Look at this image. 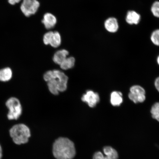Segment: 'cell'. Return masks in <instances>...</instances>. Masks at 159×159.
<instances>
[{
  "mask_svg": "<svg viewBox=\"0 0 159 159\" xmlns=\"http://www.w3.org/2000/svg\"><path fill=\"white\" fill-rule=\"evenodd\" d=\"M53 154L57 159H72L75 156V144L68 138H60L53 146Z\"/></svg>",
  "mask_w": 159,
  "mask_h": 159,
  "instance_id": "obj_1",
  "label": "cell"
},
{
  "mask_svg": "<svg viewBox=\"0 0 159 159\" xmlns=\"http://www.w3.org/2000/svg\"><path fill=\"white\" fill-rule=\"evenodd\" d=\"M9 133L13 142L17 145L26 143L31 136L30 129L24 124L15 125L10 129Z\"/></svg>",
  "mask_w": 159,
  "mask_h": 159,
  "instance_id": "obj_2",
  "label": "cell"
},
{
  "mask_svg": "<svg viewBox=\"0 0 159 159\" xmlns=\"http://www.w3.org/2000/svg\"><path fill=\"white\" fill-rule=\"evenodd\" d=\"M53 78H56L58 81L59 92H64L66 90L68 78L64 73L57 70H54L47 71L43 75V79L47 82Z\"/></svg>",
  "mask_w": 159,
  "mask_h": 159,
  "instance_id": "obj_3",
  "label": "cell"
},
{
  "mask_svg": "<svg viewBox=\"0 0 159 159\" xmlns=\"http://www.w3.org/2000/svg\"><path fill=\"white\" fill-rule=\"evenodd\" d=\"M6 105L9 109L7 118L9 120H17L21 116L22 108L19 100L15 97H11L8 99Z\"/></svg>",
  "mask_w": 159,
  "mask_h": 159,
  "instance_id": "obj_4",
  "label": "cell"
},
{
  "mask_svg": "<svg viewBox=\"0 0 159 159\" xmlns=\"http://www.w3.org/2000/svg\"><path fill=\"white\" fill-rule=\"evenodd\" d=\"M40 3L38 0H22L20 9L24 16L30 17L38 11Z\"/></svg>",
  "mask_w": 159,
  "mask_h": 159,
  "instance_id": "obj_5",
  "label": "cell"
},
{
  "mask_svg": "<svg viewBox=\"0 0 159 159\" xmlns=\"http://www.w3.org/2000/svg\"><path fill=\"white\" fill-rule=\"evenodd\" d=\"M130 91L129 98L135 104L142 103L146 100V91L140 85H134L131 87Z\"/></svg>",
  "mask_w": 159,
  "mask_h": 159,
  "instance_id": "obj_6",
  "label": "cell"
},
{
  "mask_svg": "<svg viewBox=\"0 0 159 159\" xmlns=\"http://www.w3.org/2000/svg\"><path fill=\"white\" fill-rule=\"evenodd\" d=\"M43 41L45 45L57 48L61 44V35L58 32L49 31L43 35Z\"/></svg>",
  "mask_w": 159,
  "mask_h": 159,
  "instance_id": "obj_7",
  "label": "cell"
},
{
  "mask_svg": "<svg viewBox=\"0 0 159 159\" xmlns=\"http://www.w3.org/2000/svg\"><path fill=\"white\" fill-rule=\"evenodd\" d=\"M81 100L86 103L91 108H94L100 101L98 93L92 90L87 91L81 97Z\"/></svg>",
  "mask_w": 159,
  "mask_h": 159,
  "instance_id": "obj_8",
  "label": "cell"
},
{
  "mask_svg": "<svg viewBox=\"0 0 159 159\" xmlns=\"http://www.w3.org/2000/svg\"><path fill=\"white\" fill-rule=\"evenodd\" d=\"M57 21V18L54 15L51 13H47L43 15L42 23L44 25L46 29L50 30L55 27Z\"/></svg>",
  "mask_w": 159,
  "mask_h": 159,
  "instance_id": "obj_9",
  "label": "cell"
},
{
  "mask_svg": "<svg viewBox=\"0 0 159 159\" xmlns=\"http://www.w3.org/2000/svg\"><path fill=\"white\" fill-rule=\"evenodd\" d=\"M104 26L105 29L109 32L116 33L119 29L118 20L115 17H109L105 20Z\"/></svg>",
  "mask_w": 159,
  "mask_h": 159,
  "instance_id": "obj_10",
  "label": "cell"
},
{
  "mask_svg": "<svg viewBox=\"0 0 159 159\" xmlns=\"http://www.w3.org/2000/svg\"><path fill=\"white\" fill-rule=\"evenodd\" d=\"M140 15L136 11H130L127 13L126 21L129 25H138L140 22Z\"/></svg>",
  "mask_w": 159,
  "mask_h": 159,
  "instance_id": "obj_11",
  "label": "cell"
},
{
  "mask_svg": "<svg viewBox=\"0 0 159 159\" xmlns=\"http://www.w3.org/2000/svg\"><path fill=\"white\" fill-rule=\"evenodd\" d=\"M69 52L66 49H61L56 52L53 55V60L57 65H60L69 55Z\"/></svg>",
  "mask_w": 159,
  "mask_h": 159,
  "instance_id": "obj_12",
  "label": "cell"
},
{
  "mask_svg": "<svg viewBox=\"0 0 159 159\" xmlns=\"http://www.w3.org/2000/svg\"><path fill=\"white\" fill-rule=\"evenodd\" d=\"M123 101L122 94L119 91H113L111 94L110 102L113 106H119Z\"/></svg>",
  "mask_w": 159,
  "mask_h": 159,
  "instance_id": "obj_13",
  "label": "cell"
},
{
  "mask_svg": "<svg viewBox=\"0 0 159 159\" xmlns=\"http://www.w3.org/2000/svg\"><path fill=\"white\" fill-rule=\"evenodd\" d=\"M12 76V71L9 67L0 70V81L6 82L10 80Z\"/></svg>",
  "mask_w": 159,
  "mask_h": 159,
  "instance_id": "obj_14",
  "label": "cell"
},
{
  "mask_svg": "<svg viewBox=\"0 0 159 159\" xmlns=\"http://www.w3.org/2000/svg\"><path fill=\"white\" fill-rule=\"evenodd\" d=\"M47 82L50 92L53 95H58L59 92L58 89V81L57 79L53 78Z\"/></svg>",
  "mask_w": 159,
  "mask_h": 159,
  "instance_id": "obj_15",
  "label": "cell"
},
{
  "mask_svg": "<svg viewBox=\"0 0 159 159\" xmlns=\"http://www.w3.org/2000/svg\"><path fill=\"white\" fill-rule=\"evenodd\" d=\"M75 59L74 57H67L60 65L61 68L64 70H67L72 68L74 66Z\"/></svg>",
  "mask_w": 159,
  "mask_h": 159,
  "instance_id": "obj_16",
  "label": "cell"
},
{
  "mask_svg": "<svg viewBox=\"0 0 159 159\" xmlns=\"http://www.w3.org/2000/svg\"><path fill=\"white\" fill-rule=\"evenodd\" d=\"M105 156L112 159H118V154L115 149L110 146H106L103 149Z\"/></svg>",
  "mask_w": 159,
  "mask_h": 159,
  "instance_id": "obj_17",
  "label": "cell"
},
{
  "mask_svg": "<svg viewBox=\"0 0 159 159\" xmlns=\"http://www.w3.org/2000/svg\"><path fill=\"white\" fill-rule=\"evenodd\" d=\"M151 113L152 118L159 122V102H157L152 105Z\"/></svg>",
  "mask_w": 159,
  "mask_h": 159,
  "instance_id": "obj_18",
  "label": "cell"
},
{
  "mask_svg": "<svg viewBox=\"0 0 159 159\" xmlns=\"http://www.w3.org/2000/svg\"><path fill=\"white\" fill-rule=\"evenodd\" d=\"M151 40L154 44L159 46V29L153 32L151 35Z\"/></svg>",
  "mask_w": 159,
  "mask_h": 159,
  "instance_id": "obj_19",
  "label": "cell"
},
{
  "mask_svg": "<svg viewBox=\"0 0 159 159\" xmlns=\"http://www.w3.org/2000/svg\"><path fill=\"white\" fill-rule=\"evenodd\" d=\"M151 11L155 17L159 18V1H156L153 3L151 7Z\"/></svg>",
  "mask_w": 159,
  "mask_h": 159,
  "instance_id": "obj_20",
  "label": "cell"
},
{
  "mask_svg": "<svg viewBox=\"0 0 159 159\" xmlns=\"http://www.w3.org/2000/svg\"><path fill=\"white\" fill-rule=\"evenodd\" d=\"M93 159H105V157L100 152H95L93 156Z\"/></svg>",
  "mask_w": 159,
  "mask_h": 159,
  "instance_id": "obj_21",
  "label": "cell"
},
{
  "mask_svg": "<svg viewBox=\"0 0 159 159\" xmlns=\"http://www.w3.org/2000/svg\"><path fill=\"white\" fill-rule=\"evenodd\" d=\"M22 0H7L8 3L10 5H15L21 2Z\"/></svg>",
  "mask_w": 159,
  "mask_h": 159,
  "instance_id": "obj_22",
  "label": "cell"
},
{
  "mask_svg": "<svg viewBox=\"0 0 159 159\" xmlns=\"http://www.w3.org/2000/svg\"><path fill=\"white\" fill-rule=\"evenodd\" d=\"M154 85L157 90L159 93V76L156 79V80H155Z\"/></svg>",
  "mask_w": 159,
  "mask_h": 159,
  "instance_id": "obj_23",
  "label": "cell"
},
{
  "mask_svg": "<svg viewBox=\"0 0 159 159\" xmlns=\"http://www.w3.org/2000/svg\"><path fill=\"white\" fill-rule=\"evenodd\" d=\"M2 157V147L0 144V159H1Z\"/></svg>",
  "mask_w": 159,
  "mask_h": 159,
  "instance_id": "obj_24",
  "label": "cell"
},
{
  "mask_svg": "<svg viewBox=\"0 0 159 159\" xmlns=\"http://www.w3.org/2000/svg\"><path fill=\"white\" fill-rule=\"evenodd\" d=\"M157 62L158 65H159V55L157 58Z\"/></svg>",
  "mask_w": 159,
  "mask_h": 159,
  "instance_id": "obj_25",
  "label": "cell"
}]
</instances>
